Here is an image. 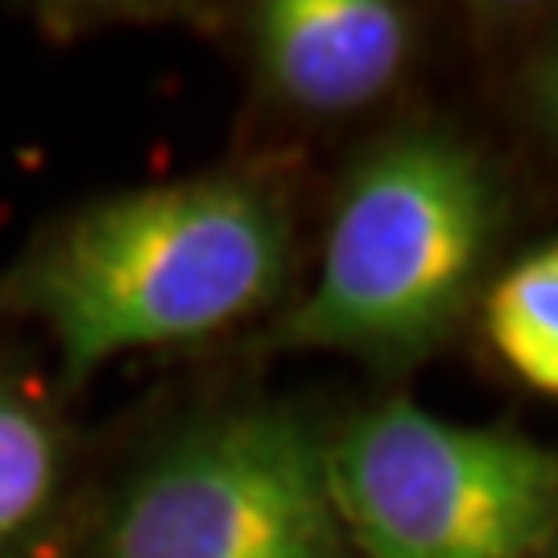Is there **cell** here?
<instances>
[{"mask_svg":"<svg viewBox=\"0 0 558 558\" xmlns=\"http://www.w3.org/2000/svg\"><path fill=\"white\" fill-rule=\"evenodd\" d=\"M290 216L248 179H195L104 199L62 223L0 299L59 339L62 380L104 360L220 331L260 311L290 274Z\"/></svg>","mask_w":558,"mask_h":558,"instance_id":"6da1fadb","label":"cell"},{"mask_svg":"<svg viewBox=\"0 0 558 558\" xmlns=\"http://www.w3.org/2000/svg\"><path fill=\"white\" fill-rule=\"evenodd\" d=\"M497 232V191L463 145L405 137L360 166L323 244L315 290L281 348L422 352L468 306Z\"/></svg>","mask_w":558,"mask_h":558,"instance_id":"7a4b0ae2","label":"cell"},{"mask_svg":"<svg viewBox=\"0 0 558 558\" xmlns=\"http://www.w3.org/2000/svg\"><path fill=\"white\" fill-rule=\"evenodd\" d=\"M327 472L360 558H542L555 542V456L518 430L389 401L327 447Z\"/></svg>","mask_w":558,"mask_h":558,"instance_id":"3957f363","label":"cell"},{"mask_svg":"<svg viewBox=\"0 0 558 558\" xmlns=\"http://www.w3.org/2000/svg\"><path fill=\"white\" fill-rule=\"evenodd\" d=\"M327 442L302 414L207 422L129 488L104 558H343Z\"/></svg>","mask_w":558,"mask_h":558,"instance_id":"277c9868","label":"cell"},{"mask_svg":"<svg viewBox=\"0 0 558 558\" xmlns=\"http://www.w3.org/2000/svg\"><path fill=\"white\" fill-rule=\"evenodd\" d=\"M253 25L269 87L306 112L373 104L410 54V17L385 0H274Z\"/></svg>","mask_w":558,"mask_h":558,"instance_id":"5b68a950","label":"cell"},{"mask_svg":"<svg viewBox=\"0 0 558 558\" xmlns=\"http://www.w3.org/2000/svg\"><path fill=\"white\" fill-rule=\"evenodd\" d=\"M488 339L534 393L558 389V253L538 244L488 294Z\"/></svg>","mask_w":558,"mask_h":558,"instance_id":"8992f818","label":"cell"},{"mask_svg":"<svg viewBox=\"0 0 558 558\" xmlns=\"http://www.w3.org/2000/svg\"><path fill=\"white\" fill-rule=\"evenodd\" d=\"M59 488V435L34 405L0 393V550L46 513Z\"/></svg>","mask_w":558,"mask_h":558,"instance_id":"52a82bcc","label":"cell"}]
</instances>
